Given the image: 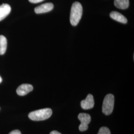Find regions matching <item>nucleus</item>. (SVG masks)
<instances>
[{
  "label": "nucleus",
  "instance_id": "16",
  "mask_svg": "<svg viewBox=\"0 0 134 134\" xmlns=\"http://www.w3.org/2000/svg\"><path fill=\"white\" fill-rule=\"evenodd\" d=\"M2 81V79L1 77L0 76V83H1Z\"/></svg>",
  "mask_w": 134,
  "mask_h": 134
},
{
  "label": "nucleus",
  "instance_id": "4",
  "mask_svg": "<svg viewBox=\"0 0 134 134\" xmlns=\"http://www.w3.org/2000/svg\"><path fill=\"white\" fill-rule=\"evenodd\" d=\"M78 118L81 122V124L79 126L80 131L83 132L88 129V125L90 123L91 121V116L86 113H81L78 115Z\"/></svg>",
  "mask_w": 134,
  "mask_h": 134
},
{
  "label": "nucleus",
  "instance_id": "12",
  "mask_svg": "<svg viewBox=\"0 0 134 134\" xmlns=\"http://www.w3.org/2000/svg\"><path fill=\"white\" fill-rule=\"evenodd\" d=\"M97 134H111L110 130L107 127H102L100 128Z\"/></svg>",
  "mask_w": 134,
  "mask_h": 134
},
{
  "label": "nucleus",
  "instance_id": "2",
  "mask_svg": "<svg viewBox=\"0 0 134 134\" xmlns=\"http://www.w3.org/2000/svg\"><path fill=\"white\" fill-rule=\"evenodd\" d=\"M52 114V110L50 108H44L35 110L29 114V119L33 121H42L50 118Z\"/></svg>",
  "mask_w": 134,
  "mask_h": 134
},
{
  "label": "nucleus",
  "instance_id": "5",
  "mask_svg": "<svg viewBox=\"0 0 134 134\" xmlns=\"http://www.w3.org/2000/svg\"><path fill=\"white\" fill-rule=\"evenodd\" d=\"M94 105V101L93 96L91 94H88L86 99L81 101V108L85 110H87L92 108Z\"/></svg>",
  "mask_w": 134,
  "mask_h": 134
},
{
  "label": "nucleus",
  "instance_id": "11",
  "mask_svg": "<svg viewBox=\"0 0 134 134\" xmlns=\"http://www.w3.org/2000/svg\"><path fill=\"white\" fill-rule=\"evenodd\" d=\"M7 48V40L4 36L0 35V55H4Z\"/></svg>",
  "mask_w": 134,
  "mask_h": 134
},
{
  "label": "nucleus",
  "instance_id": "8",
  "mask_svg": "<svg viewBox=\"0 0 134 134\" xmlns=\"http://www.w3.org/2000/svg\"><path fill=\"white\" fill-rule=\"evenodd\" d=\"M11 7L10 5L3 4L0 5V21L3 20L10 14Z\"/></svg>",
  "mask_w": 134,
  "mask_h": 134
},
{
  "label": "nucleus",
  "instance_id": "1",
  "mask_svg": "<svg viewBox=\"0 0 134 134\" xmlns=\"http://www.w3.org/2000/svg\"><path fill=\"white\" fill-rule=\"evenodd\" d=\"M82 14V7L81 3L75 2L72 5L70 14V23L73 26H76L81 19Z\"/></svg>",
  "mask_w": 134,
  "mask_h": 134
},
{
  "label": "nucleus",
  "instance_id": "14",
  "mask_svg": "<svg viewBox=\"0 0 134 134\" xmlns=\"http://www.w3.org/2000/svg\"><path fill=\"white\" fill-rule=\"evenodd\" d=\"M29 1L30 3H38L42 2L44 0H29Z\"/></svg>",
  "mask_w": 134,
  "mask_h": 134
},
{
  "label": "nucleus",
  "instance_id": "9",
  "mask_svg": "<svg viewBox=\"0 0 134 134\" xmlns=\"http://www.w3.org/2000/svg\"><path fill=\"white\" fill-rule=\"evenodd\" d=\"M110 16L111 19H114L115 20L122 24H127L128 21L127 19L125 16L117 12H111L110 13Z\"/></svg>",
  "mask_w": 134,
  "mask_h": 134
},
{
  "label": "nucleus",
  "instance_id": "15",
  "mask_svg": "<svg viewBox=\"0 0 134 134\" xmlns=\"http://www.w3.org/2000/svg\"><path fill=\"white\" fill-rule=\"evenodd\" d=\"M50 134H62L61 133H60V132H58L57 131H52Z\"/></svg>",
  "mask_w": 134,
  "mask_h": 134
},
{
  "label": "nucleus",
  "instance_id": "6",
  "mask_svg": "<svg viewBox=\"0 0 134 134\" xmlns=\"http://www.w3.org/2000/svg\"><path fill=\"white\" fill-rule=\"evenodd\" d=\"M54 8V5L51 3H47L42 5H40L35 8L34 11L36 14H40L46 13L51 11Z\"/></svg>",
  "mask_w": 134,
  "mask_h": 134
},
{
  "label": "nucleus",
  "instance_id": "3",
  "mask_svg": "<svg viewBox=\"0 0 134 134\" xmlns=\"http://www.w3.org/2000/svg\"><path fill=\"white\" fill-rule=\"evenodd\" d=\"M114 105V96L112 94L106 96L102 105V112L106 115H109L113 112Z\"/></svg>",
  "mask_w": 134,
  "mask_h": 134
},
{
  "label": "nucleus",
  "instance_id": "7",
  "mask_svg": "<svg viewBox=\"0 0 134 134\" xmlns=\"http://www.w3.org/2000/svg\"><path fill=\"white\" fill-rule=\"evenodd\" d=\"M33 89V86L31 85L23 84L18 87L16 90V93L20 96H25L29 92L32 91Z\"/></svg>",
  "mask_w": 134,
  "mask_h": 134
},
{
  "label": "nucleus",
  "instance_id": "10",
  "mask_svg": "<svg viewBox=\"0 0 134 134\" xmlns=\"http://www.w3.org/2000/svg\"><path fill=\"white\" fill-rule=\"evenodd\" d=\"M114 5L118 9L125 10L127 9L129 5V0H114Z\"/></svg>",
  "mask_w": 134,
  "mask_h": 134
},
{
  "label": "nucleus",
  "instance_id": "13",
  "mask_svg": "<svg viewBox=\"0 0 134 134\" xmlns=\"http://www.w3.org/2000/svg\"><path fill=\"white\" fill-rule=\"evenodd\" d=\"M9 134H21V132L19 130H14L10 132Z\"/></svg>",
  "mask_w": 134,
  "mask_h": 134
}]
</instances>
